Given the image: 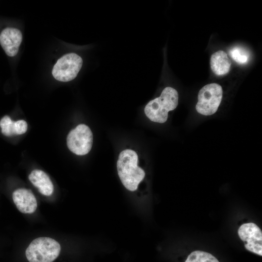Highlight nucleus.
Listing matches in <instances>:
<instances>
[{"label": "nucleus", "mask_w": 262, "mask_h": 262, "mask_svg": "<svg viewBox=\"0 0 262 262\" xmlns=\"http://www.w3.org/2000/svg\"><path fill=\"white\" fill-rule=\"evenodd\" d=\"M137 163L138 155L134 151L125 149L120 153L116 164L118 175L123 185L130 191L137 189L145 176Z\"/></svg>", "instance_id": "1"}, {"label": "nucleus", "mask_w": 262, "mask_h": 262, "mask_svg": "<svg viewBox=\"0 0 262 262\" xmlns=\"http://www.w3.org/2000/svg\"><path fill=\"white\" fill-rule=\"evenodd\" d=\"M177 91L171 87H165L160 96L150 100L145 106L146 116L152 121L164 123L168 118V113L174 110L178 104Z\"/></svg>", "instance_id": "2"}, {"label": "nucleus", "mask_w": 262, "mask_h": 262, "mask_svg": "<svg viewBox=\"0 0 262 262\" xmlns=\"http://www.w3.org/2000/svg\"><path fill=\"white\" fill-rule=\"evenodd\" d=\"M61 246L56 240L48 237L34 239L25 251L29 262H52L59 256Z\"/></svg>", "instance_id": "3"}, {"label": "nucleus", "mask_w": 262, "mask_h": 262, "mask_svg": "<svg viewBox=\"0 0 262 262\" xmlns=\"http://www.w3.org/2000/svg\"><path fill=\"white\" fill-rule=\"evenodd\" d=\"M223 96L222 87L216 83L203 86L198 94L196 111L204 115H211L217 110Z\"/></svg>", "instance_id": "4"}, {"label": "nucleus", "mask_w": 262, "mask_h": 262, "mask_svg": "<svg viewBox=\"0 0 262 262\" xmlns=\"http://www.w3.org/2000/svg\"><path fill=\"white\" fill-rule=\"evenodd\" d=\"M82 59L75 53H67L60 58L54 65L52 74L57 81L67 82L77 76L82 65Z\"/></svg>", "instance_id": "5"}, {"label": "nucleus", "mask_w": 262, "mask_h": 262, "mask_svg": "<svg viewBox=\"0 0 262 262\" xmlns=\"http://www.w3.org/2000/svg\"><path fill=\"white\" fill-rule=\"evenodd\" d=\"M69 149L78 155H84L90 151L93 144V133L89 127L78 125L68 134L66 138Z\"/></svg>", "instance_id": "6"}, {"label": "nucleus", "mask_w": 262, "mask_h": 262, "mask_svg": "<svg viewBox=\"0 0 262 262\" xmlns=\"http://www.w3.org/2000/svg\"><path fill=\"white\" fill-rule=\"evenodd\" d=\"M238 234L247 250L262 255V232L256 224L248 223L242 225L238 230Z\"/></svg>", "instance_id": "7"}, {"label": "nucleus", "mask_w": 262, "mask_h": 262, "mask_svg": "<svg viewBox=\"0 0 262 262\" xmlns=\"http://www.w3.org/2000/svg\"><path fill=\"white\" fill-rule=\"evenodd\" d=\"M22 40L21 32L16 28H6L0 34V44L5 53L10 57L17 54Z\"/></svg>", "instance_id": "8"}, {"label": "nucleus", "mask_w": 262, "mask_h": 262, "mask_svg": "<svg viewBox=\"0 0 262 262\" xmlns=\"http://www.w3.org/2000/svg\"><path fill=\"white\" fill-rule=\"evenodd\" d=\"M13 200L17 209L24 213H32L36 210L37 203L31 190L25 188L16 190L12 195Z\"/></svg>", "instance_id": "9"}, {"label": "nucleus", "mask_w": 262, "mask_h": 262, "mask_svg": "<svg viewBox=\"0 0 262 262\" xmlns=\"http://www.w3.org/2000/svg\"><path fill=\"white\" fill-rule=\"evenodd\" d=\"M29 179L39 192L46 196H51L54 190L53 183L49 176L43 171L39 169L33 170Z\"/></svg>", "instance_id": "10"}, {"label": "nucleus", "mask_w": 262, "mask_h": 262, "mask_svg": "<svg viewBox=\"0 0 262 262\" xmlns=\"http://www.w3.org/2000/svg\"><path fill=\"white\" fill-rule=\"evenodd\" d=\"M0 127L3 135L11 136L25 133L28 124L24 120L13 121L9 116L5 115L0 120Z\"/></svg>", "instance_id": "11"}, {"label": "nucleus", "mask_w": 262, "mask_h": 262, "mask_svg": "<svg viewBox=\"0 0 262 262\" xmlns=\"http://www.w3.org/2000/svg\"><path fill=\"white\" fill-rule=\"evenodd\" d=\"M210 65L213 72L215 74L220 76L229 72L231 62L225 51L219 50L212 55Z\"/></svg>", "instance_id": "12"}, {"label": "nucleus", "mask_w": 262, "mask_h": 262, "mask_svg": "<svg viewBox=\"0 0 262 262\" xmlns=\"http://www.w3.org/2000/svg\"><path fill=\"white\" fill-rule=\"evenodd\" d=\"M185 262H219L211 254L203 251L196 250L188 256Z\"/></svg>", "instance_id": "13"}, {"label": "nucleus", "mask_w": 262, "mask_h": 262, "mask_svg": "<svg viewBox=\"0 0 262 262\" xmlns=\"http://www.w3.org/2000/svg\"><path fill=\"white\" fill-rule=\"evenodd\" d=\"M231 58L239 64H245L248 62L249 57L248 51L241 46H235L229 51Z\"/></svg>", "instance_id": "14"}]
</instances>
